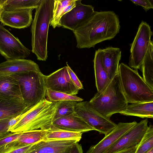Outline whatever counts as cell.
<instances>
[{
    "instance_id": "obj_34",
    "label": "cell",
    "mask_w": 153,
    "mask_h": 153,
    "mask_svg": "<svg viewBox=\"0 0 153 153\" xmlns=\"http://www.w3.org/2000/svg\"><path fill=\"white\" fill-rule=\"evenodd\" d=\"M10 119L0 120V136L9 132V121Z\"/></svg>"
},
{
    "instance_id": "obj_33",
    "label": "cell",
    "mask_w": 153,
    "mask_h": 153,
    "mask_svg": "<svg viewBox=\"0 0 153 153\" xmlns=\"http://www.w3.org/2000/svg\"><path fill=\"white\" fill-rule=\"evenodd\" d=\"M67 65L69 76L74 84L79 90L83 89V86L81 82L67 63Z\"/></svg>"
},
{
    "instance_id": "obj_3",
    "label": "cell",
    "mask_w": 153,
    "mask_h": 153,
    "mask_svg": "<svg viewBox=\"0 0 153 153\" xmlns=\"http://www.w3.org/2000/svg\"><path fill=\"white\" fill-rule=\"evenodd\" d=\"M59 101L51 102L45 98L28 107L20 115L21 118L8 130L20 133L38 129L52 124Z\"/></svg>"
},
{
    "instance_id": "obj_20",
    "label": "cell",
    "mask_w": 153,
    "mask_h": 153,
    "mask_svg": "<svg viewBox=\"0 0 153 153\" xmlns=\"http://www.w3.org/2000/svg\"><path fill=\"white\" fill-rule=\"evenodd\" d=\"M0 98L23 102L18 81L10 76H0Z\"/></svg>"
},
{
    "instance_id": "obj_7",
    "label": "cell",
    "mask_w": 153,
    "mask_h": 153,
    "mask_svg": "<svg viewBox=\"0 0 153 153\" xmlns=\"http://www.w3.org/2000/svg\"><path fill=\"white\" fill-rule=\"evenodd\" d=\"M74 114L81 118L100 133L106 135L116 126L110 118L104 116L97 111L89 102H77L74 107Z\"/></svg>"
},
{
    "instance_id": "obj_39",
    "label": "cell",
    "mask_w": 153,
    "mask_h": 153,
    "mask_svg": "<svg viewBox=\"0 0 153 153\" xmlns=\"http://www.w3.org/2000/svg\"><path fill=\"white\" fill-rule=\"evenodd\" d=\"M3 3L0 4V16H1V13L2 11L3 10V7H2V5H3Z\"/></svg>"
},
{
    "instance_id": "obj_28",
    "label": "cell",
    "mask_w": 153,
    "mask_h": 153,
    "mask_svg": "<svg viewBox=\"0 0 153 153\" xmlns=\"http://www.w3.org/2000/svg\"><path fill=\"white\" fill-rule=\"evenodd\" d=\"M77 103L76 101L73 100L59 101L57 108L54 116L53 121L59 118L74 113V107Z\"/></svg>"
},
{
    "instance_id": "obj_29",
    "label": "cell",
    "mask_w": 153,
    "mask_h": 153,
    "mask_svg": "<svg viewBox=\"0 0 153 153\" xmlns=\"http://www.w3.org/2000/svg\"><path fill=\"white\" fill-rule=\"evenodd\" d=\"M73 0H54L53 16L50 24L53 28L58 26L61 14Z\"/></svg>"
},
{
    "instance_id": "obj_37",
    "label": "cell",
    "mask_w": 153,
    "mask_h": 153,
    "mask_svg": "<svg viewBox=\"0 0 153 153\" xmlns=\"http://www.w3.org/2000/svg\"><path fill=\"white\" fill-rule=\"evenodd\" d=\"M70 153H83L81 145L77 143Z\"/></svg>"
},
{
    "instance_id": "obj_36",
    "label": "cell",
    "mask_w": 153,
    "mask_h": 153,
    "mask_svg": "<svg viewBox=\"0 0 153 153\" xmlns=\"http://www.w3.org/2000/svg\"><path fill=\"white\" fill-rule=\"evenodd\" d=\"M76 0H73L71 3L64 9L61 14L60 18L66 13L70 11L76 6Z\"/></svg>"
},
{
    "instance_id": "obj_40",
    "label": "cell",
    "mask_w": 153,
    "mask_h": 153,
    "mask_svg": "<svg viewBox=\"0 0 153 153\" xmlns=\"http://www.w3.org/2000/svg\"><path fill=\"white\" fill-rule=\"evenodd\" d=\"M146 153H153V148H152Z\"/></svg>"
},
{
    "instance_id": "obj_32",
    "label": "cell",
    "mask_w": 153,
    "mask_h": 153,
    "mask_svg": "<svg viewBox=\"0 0 153 153\" xmlns=\"http://www.w3.org/2000/svg\"><path fill=\"white\" fill-rule=\"evenodd\" d=\"M130 1L136 5L142 6L146 12L153 8L152 0H130Z\"/></svg>"
},
{
    "instance_id": "obj_27",
    "label": "cell",
    "mask_w": 153,
    "mask_h": 153,
    "mask_svg": "<svg viewBox=\"0 0 153 153\" xmlns=\"http://www.w3.org/2000/svg\"><path fill=\"white\" fill-rule=\"evenodd\" d=\"M153 148V126L150 124L137 147L134 153H146Z\"/></svg>"
},
{
    "instance_id": "obj_1",
    "label": "cell",
    "mask_w": 153,
    "mask_h": 153,
    "mask_svg": "<svg viewBox=\"0 0 153 153\" xmlns=\"http://www.w3.org/2000/svg\"><path fill=\"white\" fill-rule=\"evenodd\" d=\"M118 16L112 11H95L82 25L72 31L80 49L94 48L101 42L114 38L119 32Z\"/></svg>"
},
{
    "instance_id": "obj_12",
    "label": "cell",
    "mask_w": 153,
    "mask_h": 153,
    "mask_svg": "<svg viewBox=\"0 0 153 153\" xmlns=\"http://www.w3.org/2000/svg\"><path fill=\"white\" fill-rule=\"evenodd\" d=\"M148 123L147 118L137 123L105 153H114L137 146L146 130Z\"/></svg>"
},
{
    "instance_id": "obj_24",
    "label": "cell",
    "mask_w": 153,
    "mask_h": 153,
    "mask_svg": "<svg viewBox=\"0 0 153 153\" xmlns=\"http://www.w3.org/2000/svg\"><path fill=\"white\" fill-rule=\"evenodd\" d=\"M47 131L43 140H73L79 142L82 138V133L59 129L52 124L42 129Z\"/></svg>"
},
{
    "instance_id": "obj_35",
    "label": "cell",
    "mask_w": 153,
    "mask_h": 153,
    "mask_svg": "<svg viewBox=\"0 0 153 153\" xmlns=\"http://www.w3.org/2000/svg\"><path fill=\"white\" fill-rule=\"evenodd\" d=\"M32 145L11 150L5 153H26Z\"/></svg>"
},
{
    "instance_id": "obj_17",
    "label": "cell",
    "mask_w": 153,
    "mask_h": 153,
    "mask_svg": "<svg viewBox=\"0 0 153 153\" xmlns=\"http://www.w3.org/2000/svg\"><path fill=\"white\" fill-rule=\"evenodd\" d=\"M52 125L59 129L82 133L94 129L74 113L58 118Z\"/></svg>"
},
{
    "instance_id": "obj_38",
    "label": "cell",
    "mask_w": 153,
    "mask_h": 153,
    "mask_svg": "<svg viewBox=\"0 0 153 153\" xmlns=\"http://www.w3.org/2000/svg\"><path fill=\"white\" fill-rule=\"evenodd\" d=\"M137 146L114 153H134Z\"/></svg>"
},
{
    "instance_id": "obj_8",
    "label": "cell",
    "mask_w": 153,
    "mask_h": 153,
    "mask_svg": "<svg viewBox=\"0 0 153 153\" xmlns=\"http://www.w3.org/2000/svg\"><path fill=\"white\" fill-rule=\"evenodd\" d=\"M152 35L150 26L146 22L142 21L131 45L130 67L136 70L140 69Z\"/></svg>"
},
{
    "instance_id": "obj_5",
    "label": "cell",
    "mask_w": 153,
    "mask_h": 153,
    "mask_svg": "<svg viewBox=\"0 0 153 153\" xmlns=\"http://www.w3.org/2000/svg\"><path fill=\"white\" fill-rule=\"evenodd\" d=\"M89 102L97 111L109 118L124 110L128 103L121 88L117 74Z\"/></svg>"
},
{
    "instance_id": "obj_18",
    "label": "cell",
    "mask_w": 153,
    "mask_h": 153,
    "mask_svg": "<svg viewBox=\"0 0 153 153\" xmlns=\"http://www.w3.org/2000/svg\"><path fill=\"white\" fill-rule=\"evenodd\" d=\"M47 131L37 129L22 132L19 137L13 141L2 147L5 152L30 145H32L44 139Z\"/></svg>"
},
{
    "instance_id": "obj_15",
    "label": "cell",
    "mask_w": 153,
    "mask_h": 153,
    "mask_svg": "<svg viewBox=\"0 0 153 153\" xmlns=\"http://www.w3.org/2000/svg\"><path fill=\"white\" fill-rule=\"evenodd\" d=\"M32 9L7 11L3 10L0 16V22L4 25L17 29L29 27L33 20Z\"/></svg>"
},
{
    "instance_id": "obj_19",
    "label": "cell",
    "mask_w": 153,
    "mask_h": 153,
    "mask_svg": "<svg viewBox=\"0 0 153 153\" xmlns=\"http://www.w3.org/2000/svg\"><path fill=\"white\" fill-rule=\"evenodd\" d=\"M121 51L120 48L111 46L102 49V61L110 80L117 74Z\"/></svg>"
},
{
    "instance_id": "obj_4",
    "label": "cell",
    "mask_w": 153,
    "mask_h": 153,
    "mask_svg": "<svg viewBox=\"0 0 153 153\" xmlns=\"http://www.w3.org/2000/svg\"><path fill=\"white\" fill-rule=\"evenodd\" d=\"M118 78L128 103L153 101V89L138 73L123 63L119 65Z\"/></svg>"
},
{
    "instance_id": "obj_11",
    "label": "cell",
    "mask_w": 153,
    "mask_h": 153,
    "mask_svg": "<svg viewBox=\"0 0 153 153\" xmlns=\"http://www.w3.org/2000/svg\"><path fill=\"white\" fill-rule=\"evenodd\" d=\"M46 89L71 95H76L79 90L72 82L67 66L48 76L44 75Z\"/></svg>"
},
{
    "instance_id": "obj_10",
    "label": "cell",
    "mask_w": 153,
    "mask_h": 153,
    "mask_svg": "<svg viewBox=\"0 0 153 153\" xmlns=\"http://www.w3.org/2000/svg\"><path fill=\"white\" fill-rule=\"evenodd\" d=\"M81 0H76V6L60 19L58 27L72 31L85 23L94 13V7L82 4Z\"/></svg>"
},
{
    "instance_id": "obj_21",
    "label": "cell",
    "mask_w": 153,
    "mask_h": 153,
    "mask_svg": "<svg viewBox=\"0 0 153 153\" xmlns=\"http://www.w3.org/2000/svg\"><path fill=\"white\" fill-rule=\"evenodd\" d=\"M28 107L23 101L0 98V120L15 117L23 113Z\"/></svg>"
},
{
    "instance_id": "obj_16",
    "label": "cell",
    "mask_w": 153,
    "mask_h": 153,
    "mask_svg": "<svg viewBox=\"0 0 153 153\" xmlns=\"http://www.w3.org/2000/svg\"><path fill=\"white\" fill-rule=\"evenodd\" d=\"M30 71H41L38 65L30 60H7L0 63V76H10Z\"/></svg>"
},
{
    "instance_id": "obj_26",
    "label": "cell",
    "mask_w": 153,
    "mask_h": 153,
    "mask_svg": "<svg viewBox=\"0 0 153 153\" xmlns=\"http://www.w3.org/2000/svg\"><path fill=\"white\" fill-rule=\"evenodd\" d=\"M42 0H5L3 4V9L7 11L27 9H36L39 6Z\"/></svg>"
},
{
    "instance_id": "obj_30",
    "label": "cell",
    "mask_w": 153,
    "mask_h": 153,
    "mask_svg": "<svg viewBox=\"0 0 153 153\" xmlns=\"http://www.w3.org/2000/svg\"><path fill=\"white\" fill-rule=\"evenodd\" d=\"M45 96L48 101L51 102L64 100H73L80 102L83 99L74 95L68 94L62 92L56 91L46 89Z\"/></svg>"
},
{
    "instance_id": "obj_22",
    "label": "cell",
    "mask_w": 153,
    "mask_h": 153,
    "mask_svg": "<svg viewBox=\"0 0 153 153\" xmlns=\"http://www.w3.org/2000/svg\"><path fill=\"white\" fill-rule=\"evenodd\" d=\"M121 114L139 117L142 118H153V101L128 104Z\"/></svg>"
},
{
    "instance_id": "obj_31",
    "label": "cell",
    "mask_w": 153,
    "mask_h": 153,
    "mask_svg": "<svg viewBox=\"0 0 153 153\" xmlns=\"http://www.w3.org/2000/svg\"><path fill=\"white\" fill-rule=\"evenodd\" d=\"M22 133H18L9 131L0 136V147L4 146L17 140Z\"/></svg>"
},
{
    "instance_id": "obj_14",
    "label": "cell",
    "mask_w": 153,
    "mask_h": 153,
    "mask_svg": "<svg viewBox=\"0 0 153 153\" xmlns=\"http://www.w3.org/2000/svg\"><path fill=\"white\" fill-rule=\"evenodd\" d=\"M78 143L73 140H42L32 144L26 153H70Z\"/></svg>"
},
{
    "instance_id": "obj_13",
    "label": "cell",
    "mask_w": 153,
    "mask_h": 153,
    "mask_svg": "<svg viewBox=\"0 0 153 153\" xmlns=\"http://www.w3.org/2000/svg\"><path fill=\"white\" fill-rule=\"evenodd\" d=\"M120 122L108 134L97 144L91 146L85 153H105L137 123Z\"/></svg>"
},
{
    "instance_id": "obj_9",
    "label": "cell",
    "mask_w": 153,
    "mask_h": 153,
    "mask_svg": "<svg viewBox=\"0 0 153 153\" xmlns=\"http://www.w3.org/2000/svg\"><path fill=\"white\" fill-rule=\"evenodd\" d=\"M0 54L7 60L22 59L28 57L30 51L0 24Z\"/></svg>"
},
{
    "instance_id": "obj_41",
    "label": "cell",
    "mask_w": 153,
    "mask_h": 153,
    "mask_svg": "<svg viewBox=\"0 0 153 153\" xmlns=\"http://www.w3.org/2000/svg\"><path fill=\"white\" fill-rule=\"evenodd\" d=\"M5 0H0V4L3 3Z\"/></svg>"
},
{
    "instance_id": "obj_2",
    "label": "cell",
    "mask_w": 153,
    "mask_h": 153,
    "mask_svg": "<svg viewBox=\"0 0 153 153\" xmlns=\"http://www.w3.org/2000/svg\"><path fill=\"white\" fill-rule=\"evenodd\" d=\"M54 0H42L36 9L31 28L32 51L38 60L48 58L47 41L49 26L53 16Z\"/></svg>"
},
{
    "instance_id": "obj_25",
    "label": "cell",
    "mask_w": 153,
    "mask_h": 153,
    "mask_svg": "<svg viewBox=\"0 0 153 153\" xmlns=\"http://www.w3.org/2000/svg\"><path fill=\"white\" fill-rule=\"evenodd\" d=\"M140 68L143 79L153 89V43L152 40L149 43Z\"/></svg>"
},
{
    "instance_id": "obj_23",
    "label": "cell",
    "mask_w": 153,
    "mask_h": 153,
    "mask_svg": "<svg viewBox=\"0 0 153 153\" xmlns=\"http://www.w3.org/2000/svg\"><path fill=\"white\" fill-rule=\"evenodd\" d=\"M93 61L96 85L97 91H99L110 80L102 64V49L96 51Z\"/></svg>"
},
{
    "instance_id": "obj_6",
    "label": "cell",
    "mask_w": 153,
    "mask_h": 153,
    "mask_svg": "<svg viewBox=\"0 0 153 153\" xmlns=\"http://www.w3.org/2000/svg\"><path fill=\"white\" fill-rule=\"evenodd\" d=\"M10 76L18 81L23 101L28 107L45 98L46 88L44 75L41 71H30Z\"/></svg>"
}]
</instances>
